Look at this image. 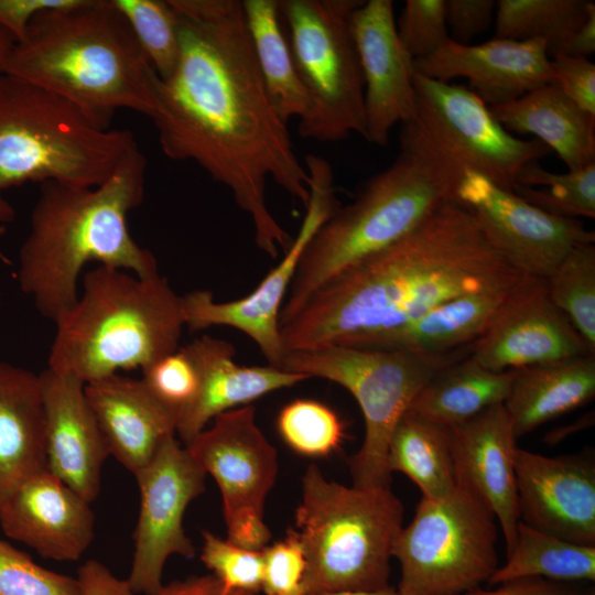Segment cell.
<instances>
[{
    "label": "cell",
    "instance_id": "obj_1",
    "mask_svg": "<svg viewBox=\"0 0 595 595\" xmlns=\"http://www.w3.org/2000/svg\"><path fill=\"white\" fill-rule=\"evenodd\" d=\"M177 21L180 57L154 87L150 118L160 148L192 161L226 186L247 213L257 247L271 258L294 238L267 204V181L310 202V176L268 97L239 0H169Z\"/></svg>",
    "mask_w": 595,
    "mask_h": 595
},
{
    "label": "cell",
    "instance_id": "obj_2",
    "mask_svg": "<svg viewBox=\"0 0 595 595\" xmlns=\"http://www.w3.org/2000/svg\"><path fill=\"white\" fill-rule=\"evenodd\" d=\"M524 274L452 199L401 240L344 270L280 326L284 351L339 344L410 322L453 298L516 284Z\"/></svg>",
    "mask_w": 595,
    "mask_h": 595
},
{
    "label": "cell",
    "instance_id": "obj_3",
    "mask_svg": "<svg viewBox=\"0 0 595 595\" xmlns=\"http://www.w3.org/2000/svg\"><path fill=\"white\" fill-rule=\"evenodd\" d=\"M145 171L147 159L136 144L100 185L41 184L17 272L21 291L41 315L56 322L75 304L88 262L141 278L159 274L156 258L132 238L127 221L143 202Z\"/></svg>",
    "mask_w": 595,
    "mask_h": 595
},
{
    "label": "cell",
    "instance_id": "obj_4",
    "mask_svg": "<svg viewBox=\"0 0 595 595\" xmlns=\"http://www.w3.org/2000/svg\"><path fill=\"white\" fill-rule=\"evenodd\" d=\"M0 74L68 100L101 127L128 109L154 111L156 73L113 0H75L39 12Z\"/></svg>",
    "mask_w": 595,
    "mask_h": 595
},
{
    "label": "cell",
    "instance_id": "obj_5",
    "mask_svg": "<svg viewBox=\"0 0 595 595\" xmlns=\"http://www.w3.org/2000/svg\"><path fill=\"white\" fill-rule=\"evenodd\" d=\"M82 284L75 304L54 322L47 368L87 383L142 370L178 348L182 295L166 278L98 266Z\"/></svg>",
    "mask_w": 595,
    "mask_h": 595
},
{
    "label": "cell",
    "instance_id": "obj_6",
    "mask_svg": "<svg viewBox=\"0 0 595 595\" xmlns=\"http://www.w3.org/2000/svg\"><path fill=\"white\" fill-rule=\"evenodd\" d=\"M457 181L401 142V151L357 197L337 207L309 240L280 311V326L334 277L401 240L446 202Z\"/></svg>",
    "mask_w": 595,
    "mask_h": 595
},
{
    "label": "cell",
    "instance_id": "obj_7",
    "mask_svg": "<svg viewBox=\"0 0 595 595\" xmlns=\"http://www.w3.org/2000/svg\"><path fill=\"white\" fill-rule=\"evenodd\" d=\"M136 144L131 131L101 127L58 95L0 74V226L17 217L10 188L100 185Z\"/></svg>",
    "mask_w": 595,
    "mask_h": 595
},
{
    "label": "cell",
    "instance_id": "obj_8",
    "mask_svg": "<svg viewBox=\"0 0 595 595\" xmlns=\"http://www.w3.org/2000/svg\"><path fill=\"white\" fill-rule=\"evenodd\" d=\"M402 527L403 506L390 487L345 486L310 465L295 510L306 558L305 595L388 587Z\"/></svg>",
    "mask_w": 595,
    "mask_h": 595
},
{
    "label": "cell",
    "instance_id": "obj_9",
    "mask_svg": "<svg viewBox=\"0 0 595 595\" xmlns=\"http://www.w3.org/2000/svg\"><path fill=\"white\" fill-rule=\"evenodd\" d=\"M467 355L464 348L445 354L326 345L285 351L278 368L322 378L347 389L360 407L365 436L349 459L353 485L390 487V436L423 387L443 368Z\"/></svg>",
    "mask_w": 595,
    "mask_h": 595
},
{
    "label": "cell",
    "instance_id": "obj_10",
    "mask_svg": "<svg viewBox=\"0 0 595 595\" xmlns=\"http://www.w3.org/2000/svg\"><path fill=\"white\" fill-rule=\"evenodd\" d=\"M363 0H280L290 50L309 106L299 119L304 139L335 142L364 137V78L350 31Z\"/></svg>",
    "mask_w": 595,
    "mask_h": 595
},
{
    "label": "cell",
    "instance_id": "obj_11",
    "mask_svg": "<svg viewBox=\"0 0 595 595\" xmlns=\"http://www.w3.org/2000/svg\"><path fill=\"white\" fill-rule=\"evenodd\" d=\"M497 519L457 483L439 498L421 496L392 550L401 567L400 595H457L488 582L497 570Z\"/></svg>",
    "mask_w": 595,
    "mask_h": 595
},
{
    "label": "cell",
    "instance_id": "obj_12",
    "mask_svg": "<svg viewBox=\"0 0 595 595\" xmlns=\"http://www.w3.org/2000/svg\"><path fill=\"white\" fill-rule=\"evenodd\" d=\"M414 118L400 140L434 160L457 182L466 171L513 191L519 171L552 151L538 139L513 137L469 88L414 71Z\"/></svg>",
    "mask_w": 595,
    "mask_h": 595
},
{
    "label": "cell",
    "instance_id": "obj_13",
    "mask_svg": "<svg viewBox=\"0 0 595 595\" xmlns=\"http://www.w3.org/2000/svg\"><path fill=\"white\" fill-rule=\"evenodd\" d=\"M185 448L216 482L223 499L227 539L262 550L272 537L264 504L279 470L278 454L256 422L252 404L217 415Z\"/></svg>",
    "mask_w": 595,
    "mask_h": 595
},
{
    "label": "cell",
    "instance_id": "obj_14",
    "mask_svg": "<svg viewBox=\"0 0 595 595\" xmlns=\"http://www.w3.org/2000/svg\"><path fill=\"white\" fill-rule=\"evenodd\" d=\"M310 202L298 237L282 260L248 295L228 302H216L208 290L182 295L185 326L191 332L212 326H230L248 335L269 365L278 366L284 355L280 336V311L294 278L299 261L318 227L338 207L331 165L320 156L307 155Z\"/></svg>",
    "mask_w": 595,
    "mask_h": 595
},
{
    "label": "cell",
    "instance_id": "obj_15",
    "mask_svg": "<svg viewBox=\"0 0 595 595\" xmlns=\"http://www.w3.org/2000/svg\"><path fill=\"white\" fill-rule=\"evenodd\" d=\"M134 477L140 510L127 581L134 594L151 595L162 586L164 565L171 555L191 559L196 553L183 518L187 506L205 490L206 474L172 436Z\"/></svg>",
    "mask_w": 595,
    "mask_h": 595
},
{
    "label": "cell",
    "instance_id": "obj_16",
    "mask_svg": "<svg viewBox=\"0 0 595 595\" xmlns=\"http://www.w3.org/2000/svg\"><path fill=\"white\" fill-rule=\"evenodd\" d=\"M454 201L475 217L491 247L522 274L547 279L575 246L595 241L580 219L549 214L484 175L466 171Z\"/></svg>",
    "mask_w": 595,
    "mask_h": 595
},
{
    "label": "cell",
    "instance_id": "obj_17",
    "mask_svg": "<svg viewBox=\"0 0 595 595\" xmlns=\"http://www.w3.org/2000/svg\"><path fill=\"white\" fill-rule=\"evenodd\" d=\"M594 354L550 298L545 279L524 274L511 289L470 356L494 371Z\"/></svg>",
    "mask_w": 595,
    "mask_h": 595
},
{
    "label": "cell",
    "instance_id": "obj_18",
    "mask_svg": "<svg viewBox=\"0 0 595 595\" xmlns=\"http://www.w3.org/2000/svg\"><path fill=\"white\" fill-rule=\"evenodd\" d=\"M350 31L364 78V137L385 147L393 126L415 115L413 60L399 40L391 0L363 1Z\"/></svg>",
    "mask_w": 595,
    "mask_h": 595
},
{
    "label": "cell",
    "instance_id": "obj_19",
    "mask_svg": "<svg viewBox=\"0 0 595 595\" xmlns=\"http://www.w3.org/2000/svg\"><path fill=\"white\" fill-rule=\"evenodd\" d=\"M515 468L519 521L595 547V464L591 456H545L517 447Z\"/></svg>",
    "mask_w": 595,
    "mask_h": 595
},
{
    "label": "cell",
    "instance_id": "obj_20",
    "mask_svg": "<svg viewBox=\"0 0 595 595\" xmlns=\"http://www.w3.org/2000/svg\"><path fill=\"white\" fill-rule=\"evenodd\" d=\"M413 67L416 73L442 82L467 78L470 90L488 107L518 99L552 80L551 60L543 40L494 37L469 45L448 37L431 55L414 60Z\"/></svg>",
    "mask_w": 595,
    "mask_h": 595
},
{
    "label": "cell",
    "instance_id": "obj_21",
    "mask_svg": "<svg viewBox=\"0 0 595 595\" xmlns=\"http://www.w3.org/2000/svg\"><path fill=\"white\" fill-rule=\"evenodd\" d=\"M46 469L93 504L109 451L85 393V382L44 369L39 374Z\"/></svg>",
    "mask_w": 595,
    "mask_h": 595
},
{
    "label": "cell",
    "instance_id": "obj_22",
    "mask_svg": "<svg viewBox=\"0 0 595 595\" xmlns=\"http://www.w3.org/2000/svg\"><path fill=\"white\" fill-rule=\"evenodd\" d=\"M0 527L45 559L77 561L94 539L95 516L90 502L44 469L7 500Z\"/></svg>",
    "mask_w": 595,
    "mask_h": 595
},
{
    "label": "cell",
    "instance_id": "obj_23",
    "mask_svg": "<svg viewBox=\"0 0 595 595\" xmlns=\"http://www.w3.org/2000/svg\"><path fill=\"white\" fill-rule=\"evenodd\" d=\"M451 429L456 480L472 489L495 515L508 553L519 523L517 436L508 412L498 404Z\"/></svg>",
    "mask_w": 595,
    "mask_h": 595
},
{
    "label": "cell",
    "instance_id": "obj_24",
    "mask_svg": "<svg viewBox=\"0 0 595 595\" xmlns=\"http://www.w3.org/2000/svg\"><path fill=\"white\" fill-rule=\"evenodd\" d=\"M185 347L198 369L199 388L193 404L176 424L175 432L184 445L217 415L309 379L271 365H238L234 361V346L210 335H203Z\"/></svg>",
    "mask_w": 595,
    "mask_h": 595
},
{
    "label": "cell",
    "instance_id": "obj_25",
    "mask_svg": "<svg viewBox=\"0 0 595 595\" xmlns=\"http://www.w3.org/2000/svg\"><path fill=\"white\" fill-rule=\"evenodd\" d=\"M85 393L112 455L136 476L175 436L172 418L141 379L113 374L85 383Z\"/></svg>",
    "mask_w": 595,
    "mask_h": 595
},
{
    "label": "cell",
    "instance_id": "obj_26",
    "mask_svg": "<svg viewBox=\"0 0 595 595\" xmlns=\"http://www.w3.org/2000/svg\"><path fill=\"white\" fill-rule=\"evenodd\" d=\"M516 284L453 298L410 322L350 337L337 345L424 354L462 349L470 346L485 332Z\"/></svg>",
    "mask_w": 595,
    "mask_h": 595
},
{
    "label": "cell",
    "instance_id": "obj_27",
    "mask_svg": "<svg viewBox=\"0 0 595 595\" xmlns=\"http://www.w3.org/2000/svg\"><path fill=\"white\" fill-rule=\"evenodd\" d=\"M46 469L39 375L0 361V511L29 478Z\"/></svg>",
    "mask_w": 595,
    "mask_h": 595
},
{
    "label": "cell",
    "instance_id": "obj_28",
    "mask_svg": "<svg viewBox=\"0 0 595 595\" xmlns=\"http://www.w3.org/2000/svg\"><path fill=\"white\" fill-rule=\"evenodd\" d=\"M489 109L507 131L533 134L570 171L595 162V117L582 110L555 84H544Z\"/></svg>",
    "mask_w": 595,
    "mask_h": 595
},
{
    "label": "cell",
    "instance_id": "obj_29",
    "mask_svg": "<svg viewBox=\"0 0 595 595\" xmlns=\"http://www.w3.org/2000/svg\"><path fill=\"white\" fill-rule=\"evenodd\" d=\"M595 396V354L516 369L504 405L517 437Z\"/></svg>",
    "mask_w": 595,
    "mask_h": 595
},
{
    "label": "cell",
    "instance_id": "obj_30",
    "mask_svg": "<svg viewBox=\"0 0 595 595\" xmlns=\"http://www.w3.org/2000/svg\"><path fill=\"white\" fill-rule=\"evenodd\" d=\"M516 369L494 371L470 356L440 370L419 392L411 411L454 428L483 411L504 404Z\"/></svg>",
    "mask_w": 595,
    "mask_h": 595
},
{
    "label": "cell",
    "instance_id": "obj_31",
    "mask_svg": "<svg viewBox=\"0 0 595 595\" xmlns=\"http://www.w3.org/2000/svg\"><path fill=\"white\" fill-rule=\"evenodd\" d=\"M388 468L407 475L422 496L447 495L457 485L452 429L408 410L390 436Z\"/></svg>",
    "mask_w": 595,
    "mask_h": 595
},
{
    "label": "cell",
    "instance_id": "obj_32",
    "mask_svg": "<svg viewBox=\"0 0 595 595\" xmlns=\"http://www.w3.org/2000/svg\"><path fill=\"white\" fill-rule=\"evenodd\" d=\"M241 4L273 109L286 125L293 117L301 119L307 110L309 99L280 25L279 0H244Z\"/></svg>",
    "mask_w": 595,
    "mask_h": 595
},
{
    "label": "cell",
    "instance_id": "obj_33",
    "mask_svg": "<svg viewBox=\"0 0 595 595\" xmlns=\"http://www.w3.org/2000/svg\"><path fill=\"white\" fill-rule=\"evenodd\" d=\"M542 578L556 583L595 581V547L574 543L519 521L506 563L490 576V585Z\"/></svg>",
    "mask_w": 595,
    "mask_h": 595
},
{
    "label": "cell",
    "instance_id": "obj_34",
    "mask_svg": "<svg viewBox=\"0 0 595 595\" xmlns=\"http://www.w3.org/2000/svg\"><path fill=\"white\" fill-rule=\"evenodd\" d=\"M587 0H498L495 37L543 40L549 55L562 54L586 18Z\"/></svg>",
    "mask_w": 595,
    "mask_h": 595
},
{
    "label": "cell",
    "instance_id": "obj_35",
    "mask_svg": "<svg viewBox=\"0 0 595 595\" xmlns=\"http://www.w3.org/2000/svg\"><path fill=\"white\" fill-rule=\"evenodd\" d=\"M533 206L555 216L595 217V162L566 173H553L538 161L518 173L513 190Z\"/></svg>",
    "mask_w": 595,
    "mask_h": 595
},
{
    "label": "cell",
    "instance_id": "obj_36",
    "mask_svg": "<svg viewBox=\"0 0 595 595\" xmlns=\"http://www.w3.org/2000/svg\"><path fill=\"white\" fill-rule=\"evenodd\" d=\"M553 303L595 354V245L575 246L545 279Z\"/></svg>",
    "mask_w": 595,
    "mask_h": 595
},
{
    "label": "cell",
    "instance_id": "obj_37",
    "mask_svg": "<svg viewBox=\"0 0 595 595\" xmlns=\"http://www.w3.org/2000/svg\"><path fill=\"white\" fill-rule=\"evenodd\" d=\"M129 22L145 57L161 79L175 69L180 37L169 0H113Z\"/></svg>",
    "mask_w": 595,
    "mask_h": 595
},
{
    "label": "cell",
    "instance_id": "obj_38",
    "mask_svg": "<svg viewBox=\"0 0 595 595\" xmlns=\"http://www.w3.org/2000/svg\"><path fill=\"white\" fill-rule=\"evenodd\" d=\"M277 428L283 442L306 457H326L339 448L345 426L337 413L324 403L296 399L279 412Z\"/></svg>",
    "mask_w": 595,
    "mask_h": 595
},
{
    "label": "cell",
    "instance_id": "obj_39",
    "mask_svg": "<svg viewBox=\"0 0 595 595\" xmlns=\"http://www.w3.org/2000/svg\"><path fill=\"white\" fill-rule=\"evenodd\" d=\"M140 379L150 396L172 418L176 430L199 388L198 369L186 347H178L142 369Z\"/></svg>",
    "mask_w": 595,
    "mask_h": 595
},
{
    "label": "cell",
    "instance_id": "obj_40",
    "mask_svg": "<svg viewBox=\"0 0 595 595\" xmlns=\"http://www.w3.org/2000/svg\"><path fill=\"white\" fill-rule=\"evenodd\" d=\"M199 559L226 588L259 593L263 551L240 547L204 530Z\"/></svg>",
    "mask_w": 595,
    "mask_h": 595
},
{
    "label": "cell",
    "instance_id": "obj_41",
    "mask_svg": "<svg viewBox=\"0 0 595 595\" xmlns=\"http://www.w3.org/2000/svg\"><path fill=\"white\" fill-rule=\"evenodd\" d=\"M0 595H82L78 578L35 563L0 540Z\"/></svg>",
    "mask_w": 595,
    "mask_h": 595
},
{
    "label": "cell",
    "instance_id": "obj_42",
    "mask_svg": "<svg viewBox=\"0 0 595 595\" xmlns=\"http://www.w3.org/2000/svg\"><path fill=\"white\" fill-rule=\"evenodd\" d=\"M396 26L413 61L431 55L450 37L445 0H407Z\"/></svg>",
    "mask_w": 595,
    "mask_h": 595
},
{
    "label": "cell",
    "instance_id": "obj_43",
    "mask_svg": "<svg viewBox=\"0 0 595 595\" xmlns=\"http://www.w3.org/2000/svg\"><path fill=\"white\" fill-rule=\"evenodd\" d=\"M262 551L261 591L266 595H305L306 558L296 530L290 528L283 539L268 544Z\"/></svg>",
    "mask_w": 595,
    "mask_h": 595
},
{
    "label": "cell",
    "instance_id": "obj_44",
    "mask_svg": "<svg viewBox=\"0 0 595 595\" xmlns=\"http://www.w3.org/2000/svg\"><path fill=\"white\" fill-rule=\"evenodd\" d=\"M552 80L575 105L595 117V65L585 57L554 55Z\"/></svg>",
    "mask_w": 595,
    "mask_h": 595
},
{
    "label": "cell",
    "instance_id": "obj_45",
    "mask_svg": "<svg viewBox=\"0 0 595 595\" xmlns=\"http://www.w3.org/2000/svg\"><path fill=\"white\" fill-rule=\"evenodd\" d=\"M495 10L494 0H445L446 25L452 40L467 44L489 28Z\"/></svg>",
    "mask_w": 595,
    "mask_h": 595
},
{
    "label": "cell",
    "instance_id": "obj_46",
    "mask_svg": "<svg viewBox=\"0 0 595 595\" xmlns=\"http://www.w3.org/2000/svg\"><path fill=\"white\" fill-rule=\"evenodd\" d=\"M75 0H0V28L15 41L23 37L32 19L41 11L65 7Z\"/></svg>",
    "mask_w": 595,
    "mask_h": 595
},
{
    "label": "cell",
    "instance_id": "obj_47",
    "mask_svg": "<svg viewBox=\"0 0 595 595\" xmlns=\"http://www.w3.org/2000/svg\"><path fill=\"white\" fill-rule=\"evenodd\" d=\"M82 595H134L127 580L117 577L97 560H88L78 569Z\"/></svg>",
    "mask_w": 595,
    "mask_h": 595
},
{
    "label": "cell",
    "instance_id": "obj_48",
    "mask_svg": "<svg viewBox=\"0 0 595 595\" xmlns=\"http://www.w3.org/2000/svg\"><path fill=\"white\" fill-rule=\"evenodd\" d=\"M457 595H580L564 583L551 582L542 578L518 580L499 584L495 589L480 587Z\"/></svg>",
    "mask_w": 595,
    "mask_h": 595
},
{
    "label": "cell",
    "instance_id": "obj_49",
    "mask_svg": "<svg viewBox=\"0 0 595 595\" xmlns=\"http://www.w3.org/2000/svg\"><path fill=\"white\" fill-rule=\"evenodd\" d=\"M151 595H258V593L228 589L214 575L209 574L162 584Z\"/></svg>",
    "mask_w": 595,
    "mask_h": 595
},
{
    "label": "cell",
    "instance_id": "obj_50",
    "mask_svg": "<svg viewBox=\"0 0 595 595\" xmlns=\"http://www.w3.org/2000/svg\"><path fill=\"white\" fill-rule=\"evenodd\" d=\"M595 52V3L589 1L582 25L567 42L562 54L588 58Z\"/></svg>",
    "mask_w": 595,
    "mask_h": 595
},
{
    "label": "cell",
    "instance_id": "obj_51",
    "mask_svg": "<svg viewBox=\"0 0 595 595\" xmlns=\"http://www.w3.org/2000/svg\"><path fill=\"white\" fill-rule=\"evenodd\" d=\"M307 595H400V593L391 586L374 589V591H342V592H327Z\"/></svg>",
    "mask_w": 595,
    "mask_h": 595
},
{
    "label": "cell",
    "instance_id": "obj_52",
    "mask_svg": "<svg viewBox=\"0 0 595 595\" xmlns=\"http://www.w3.org/2000/svg\"><path fill=\"white\" fill-rule=\"evenodd\" d=\"M14 42V36L0 28V66Z\"/></svg>",
    "mask_w": 595,
    "mask_h": 595
},
{
    "label": "cell",
    "instance_id": "obj_53",
    "mask_svg": "<svg viewBox=\"0 0 595 595\" xmlns=\"http://www.w3.org/2000/svg\"><path fill=\"white\" fill-rule=\"evenodd\" d=\"M6 234V226H0V238ZM0 261L6 263V264H10V261L9 259L7 258V256L1 251L0 249Z\"/></svg>",
    "mask_w": 595,
    "mask_h": 595
},
{
    "label": "cell",
    "instance_id": "obj_54",
    "mask_svg": "<svg viewBox=\"0 0 595 595\" xmlns=\"http://www.w3.org/2000/svg\"><path fill=\"white\" fill-rule=\"evenodd\" d=\"M580 595H582V594H580ZM584 595H594V592H588V593H586Z\"/></svg>",
    "mask_w": 595,
    "mask_h": 595
},
{
    "label": "cell",
    "instance_id": "obj_55",
    "mask_svg": "<svg viewBox=\"0 0 595 595\" xmlns=\"http://www.w3.org/2000/svg\"><path fill=\"white\" fill-rule=\"evenodd\" d=\"M0 306H1V301H0Z\"/></svg>",
    "mask_w": 595,
    "mask_h": 595
}]
</instances>
